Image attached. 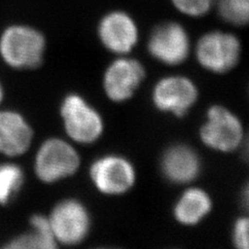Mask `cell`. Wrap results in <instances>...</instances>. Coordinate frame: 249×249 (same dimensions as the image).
<instances>
[{
	"label": "cell",
	"mask_w": 249,
	"mask_h": 249,
	"mask_svg": "<svg viewBox=\"0 0 249 249\" xmlns=\"http://www.w3.org/2000/svg\"><path fill=\"white\" fill-rule=\"evenodd\" d=\"M45 49L44 36L30 26H10L0 37V54L6 64L15 69L41 66Z\"/></svg>",
	"instance_id": "6da1fadb"
},
{
	"label": "cell",
	"mask_w": 249,
	"mask_h": 249,
	"mask_svg": "<svg viewBox=\"0 0 249 249\" xmlns=\"http://www.w3.org/2000/svg\"><path fill=\"white\" fill-rule=\"evenodd\" d=\"M60 115L67 134L76 142L92 143L103 133L102 116L77 93H70L64 99L60 105Z\"/></svg>",
	"instance_id": "7a4b0ae2"
},
{
	"label": "cell",
	"mask_w": 249,
	"mask_h": 249,
	"mask_svg": "<svg viewBox=\"0 0 249 249\" xmlns=\"http://www.w3.org/2000/svg\"><path fill=\"white\" fill-rule=\"evenodd\" d=\"M80 166V157L74 147L59 138H50L40 146L35 161L37 178L52 184L73 176Z\"/></svg>",
	"instance_id": "3957f363"
},
{
	"label": "cell",
	"mask_w": 249,
	"mask_h": 249,
	"mask_svg": "<svg viewBox=\"0 0 249 249\" xmlns=\"http://www.w3.org/2000/svg\"><path fill=\"white\" fill-rule=\"evenodd\" d=\"M199 65L210 72L222 74L235 67L240 59L239 38L224 31H210L202 36L196 48Z\"/></svg>",
	"instance_id": "277c9868"
},
{
	"label": "cell",
	"mask_w": 249,
	"mask_h": 249,
	"mask_svg": "<svg viewBox=\"0 0 249 249\" xmlns=\"http://www.w3.org/2000/svg\"><path fill=\"white\" fill-rule=\"evenodd\" d=\"M200 139L214 151L229 153L238 149L243 142V124L237 115L222 106H212L207 122L200 128Z\"/></svg>",
	"instance_id": "5b68a950"
},
{
	"label": "cell",
	"mask_w": 249,
	"mask_h": 249,
	"mask_svg": "<svg viewBox=\"0 0 249 249\" xmlns=\"http://www.w3.org/2000/svg\"><path fill=\"white\" fill-rule=\"evenodd\" d=\"M56 242L68 246L81 243L90 229L88 209L77 199H65L54 207L48 218Z\"/></svg>",
	"instance_id": "8992f818"
},
{
	"label": "cell",
	"mask_w": 249,
	"mask_h": 249,
	"mask_svg": "<svg viewBox=\"0 0 249 249\" xmlns=\"http://www.w3.org/2000/svg\"><path fill=\"white\" fill-rule=\"evenodd\" d=\"M96 188L106 196H120L133 187L136 173L132 163L118 155H107L97 159L89 169Z\"/></svg>",
	"instance_id": "52a82bcc"
},
{
	"label": "cell",
	"mask_w": 249,
	"mask_h": 249,
	"mask_svg": "<svg viewBox=\"0 0 249 249\" xmlns=\"http://www.w3.org/2000/svg\"><path fill=\"white\" fill-rule=\"evenodd\" d=\"M147 50L162 64L180 65L189 55V36L180 23H162L152 31L147 42Z\"/></svg>",
	"instance_id": "ba28073f"
},
{
	"label": "cell",
	"mask_w": 249,
	"mask_h": 249,
	"mask_svg": "<svg viewBox=\"0 0 249 249\" xmlns=\"http://www.w3.org/2000/svg\"><path fill=\"white\" fill-rule=\"evenodd\" d=\"M198 98L196 85L184 76L165 77L156 83L153 89V103L163 112L178 118L186 115Z\"/></svg>",
	"instance_id": "9c48e42d"
},
{
	"label": "cell",
	"mask_w": 249,
	"mask_h": 249,
	"mask_svg": "<svg viewBox=\"0 0 249 249\" xmlns=\"http://www.w3.org/2000/svg\"><path fill=\"white\" fill-rule=\"evenodd\" d=\"M145 76L144 68L133 58H119L106 70L103 87L106 96L113 102L121 103L134 95Z\"/></svg>",
	"instance_id": "30bf717a"
},
{
	"label": "cell",
	"mask_w": 249,
	"mask_h": 249,
	"mask_svg": "<svg viewBox=\"0 0 249 249\" xmlns=\"http://www.w3.org/2000/svg\"><path fill=\"white\" fill-rule=\"evenodd\" d=\"M98 36L107 50L116 54H126L138 42V27L129 14L112 11L100 20Z\"/></svg>",
	"instance_id": "8fae6325"
},
{
	"label": "cell",
	"mask_w": 249,
	"mask_h": 249,
	"mask_svg": "<svg viewBox=\"0 0 249 249\" xmlns=\"http://www.w3.org/2000/svg\"><path fill=\"white\" fill-rule=\"evenodd\" d=\"M200 159L197 153L185 144L168 147L161 159V170L171 183L186 184L196 180L200 173Z\"/></svg>",
	"instance_id": "7c38bea8"
},
{
	"label": "cell",
	"mask_w": 249,
	"mask_h": 249,
	"mask_svg": "<svg viewBox=\"0 0 249 249\" xmlns=\"http://www.w3.org/2000/svg\"><path fill=\"white\" fill-rule=\"evenodd\" d=\"M34 132L23 116L15 111H0V153L19 156L28 151Z\"/></svg>",
	"instance_id": "4fadbf2b"
},
{
	"label": "cell",
	"mask_w": 249,
	"mask_h": 249,
	"mask_svg": "<svg viewBox=\"0 0 249 249\" xmlns=\"http://www.w3.org/2000/svg\"><path fill=\"white\" fill-rule=\"evenodd\" d=\"M212 200L209 194L199 188L186 190L174 209L176 220L184 225H196L210 213Z\"/></svg>",
	"instance_id": "5bb4252c"
},
{
	"label": "cell",
	"mask_w": 249,
	"mask_h": 249,
	"mask_svg": "<svg viewBox=\"0 0 249 249\" xmlns=\"http://www.w3.org/2000/svg\"><path fill=\"white\" fill-rule=\"evenodd\" d=\"M31 231L13 239L4 247L7 249H53L57 242L53 236L48 218L34 215L30 219Z\"/></svg>",
	"instance_id": "9a60e30c"
},
{
	"label": "cell",
	"mask_w": 249,
	"mask_h": 249,
	"mask_svg": "<svg viewBox=\"0 0 249 249\" xmlns=\"http://www.w3.org/2000/svg\"><path fill=\"white\" fill-rule=\"evenodd\" d=\"M24 182V175L19 165L6 164L0 165V204L10 202L20 191Z\"/></svg>",
	"instance_id": "2e32d148"
},
{
	"label": "cell",
	"mask_w": 249,
	"mask_h": 249,
	"mask_svg": "<svg viewBox=\"0 0 249 249\" xmlns=\"http://www.w3.org/2000/svg\"><path fill=\"white\" fill-rule=\"evenodd\" d=\"M220 18L235 26H244L249 19V0H216Z\"/></svg>",
	"instance_id": "e0dca14e"
},
{
	"label": "cell",
	"mask_w": 249,
	"mask_h": 249,
	"mask_svg": "<svg viewBox=\"0 0 249 249\" xmlns=\"http://www.w3.org/2000/svg\"><path fill=\"white\" fill-rule=\"evenodd\" d=\"M176 9L189 17L199 18L208 14L216 0H170Z\"/></svg>",
	"instance_id": "ac0fdd59"
},
{
	"label": "cell",
	"mask_w": 249,
	"mask_h": 249,
	"mask_svg": "<svg viewBox=\"0 0 249 249\" xmlns=\"http://www.w3.org/2000/svg\"><path fill=\"white\" fill-rule=\"evenodd\" d=\"M232 242L239 249L248 248V219L239 218L232 229Z\"/></svg>",
	"instance_id": "d6986e66"
},
{
	"label": "cell",
	"mask_w": 249,
	"mask_h": 249,
	"mask_svg": "<svg viewBox=\"0 0 249 249\" xmlns=\"http://www.w3.org/2000/svg\"><path fill=\"white\" fill-rule=\"evenodd\" d=\"M2 97H3V89H2V87H1V84H0V102H1V100H2Z\"/></svg>",
	"instance_id": "ffe728a7"
}]
</instances>
